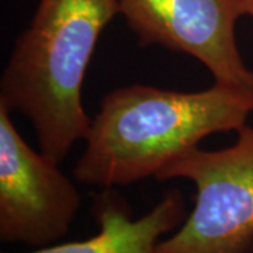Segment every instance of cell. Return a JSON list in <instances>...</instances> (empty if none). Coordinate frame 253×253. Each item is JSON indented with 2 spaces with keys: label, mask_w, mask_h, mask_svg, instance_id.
<instances>
[{
  "label": "cell",
  "mask_w": 253,
  "mask_h": 253,
  "mask_svg": "<svg viewBox=\"0 0 253 253\" xmlns=\"http://www.w3.org/2000/svg\"><path fill=\"white\" fill-rule=\"evenodd\" d=\"M245 17L253 18V0H244Z\"/></svg>",
  "instance_id": "cell-7"
},
{
  "label": "cell",
  "mask_w": 253,
  "mask_h": 253,
  "mask_svg": "<svg viewBox=\"0 0 253 253\" xmlns=\"http://www.w3.org/2000/svg\"><path fill=\"white\" fill-rule=\"evenodd\" d=\"M174 179L193 183L194 204L161 252L253 253V126H242L231 146L194 148L156 177Z\"/></svg>",
  "instance_id": "cell-3"
},
{
  "label": "cell",
  "mask_w": 253,
  "mask_h": 253,
  "mask_svg": "<svg viewBox=\"0 0 253 253\" xmlns=\"http://www.w3.org/2000/svg\"><path fill=\"white\" fill-rule=\"evenodd\" d=\"M253 113V89L214 82L177 91L129 84L110 91L73 168L86 186L114 189L158 177L208 135L238 132Z\"/></svg>",
  "instance_id": "cell-1"
},
{
  "label": "cell",
  "mask_w": 253,
  "mask_h": 253,
  "mask_svg": "<svg viewBox=\"0 0 253 253\" xmlns=\"http://www.w3.org/2000/svg\"><path fill=\"white\" fill-rule=\"evenodd\" d=\"M187 214L184 197L177 189L165 191L162 199L139 218L132 217L131 207L114 189H104L93 203L99 225L96 235L20 253H162L159 244L184 222Z\"/></svg>",
  "instance_id": "cell-6"
},
{
  "label": "cell",
  "mask_w": 253,
  "mask_h": 253,
  "mask_svg": "<svg viewBox=\"0 0 253 253\" xmlns=\"http://www.w3.org/2000/svg\"><path fill=\"white\" fill-rule=\"evenodd\" d=\"M81 193L59 162L34 151L0 104V241L44 248L68 234Z\"/></svg>",
  "instance_id": "cell-4"
},
{
  "label": "cell",
  "mask_w": 253,
  "mask_h": 253,
  "mask_svg": "<svg viewBox=\"0 0 253 253\" xmlns=\"http://www.w3.org/2000/svg\"><path fill=\"white\" fill-rule=\"evenodd\" d=\"M117 0H38L0 78V104L27 118L40 149L62 162L84 141L91 120L83 83Z\"/></svg>",
  "instance_id": "cell-2"
},
{
  "label": "cell",
  "mask_w": 253,
  "mask_h": 253,
  "mask_svg": "<svg viewBox=\"0 0 253 253\" xmlns=\"http://www.w3.org/2000/svg\"><path fill=\"white\" fill-rule=\"evenodd\" d=\"M142 46L159 45L201 62L214 82L253 89V69L236 42L244 0H117Z\"/></svg>",
  "instance_id": "cell-5"
}]
</instances>
